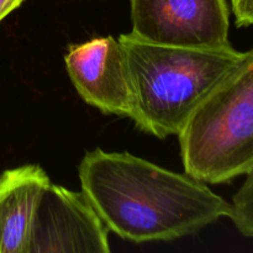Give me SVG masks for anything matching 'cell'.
<instances>
[{
	"label": "cell",
	"mask_w": 253,
	"mask_h": 253,
	"mask_svg": "<svg viewBox=\"0 0 253 253\" xmlns=\"http://www.w3.org/2000/svg\"><path fill=\"white\" fill-rule=\"evenodd\" d=\"M24 0H0V22L11 11L20 6Z\"/></svg>",
	"instance_id": "10"
},
{
	"label": "cell",
	"mask_w": 253,
	"mask_h": 253,
	"mask_svg": "<svg viewBox=\"0 0 253 253\" xmlns=\"http://www.w3.org/2000/svg\"><path fill=\"white\" fill-rule=\"evenodd\" d=\"M184 169L220 184L253 169V47L193 113L178 135Z\"/></svg>",
	"instance_id": "3"
},
{
	"label": "cell",
	"mask_w": 253,
	"mask_h": 253,
	"mask_svg": "<svg viewBox=\"0 0 253 253\" xmlns=\"http://www.w3.org/2000/svg\"><path fill=\"white\" fill-rule=\"evenodd\" d=\"M74 88L85 103L105 114L132 115V89L119 39L96 37L71 44L64 56Z\"/></svg>",
	"instance_id": "6"
},
{
	"label": "cell",
	"mask_w": 253,
	"mask_h": 253,
	"mask_svg": "<svg viewBox=\"0 0 253 253\" xmlns=\"http://www.w3.org/2000/svg\"><path fill=\"white\" fill-rule=\"evenodd\" d=\"M127 62L136 126L158 138L179 135L198 106L242 57L232 46L160 44L119 37Z\"/></svg>",
	"instance_id": "2"
},
{
	"label": "cell",
	"mask_w": 253,
	"mask_h": 253,
	"mask_svg": "<svg viewBox=\"0 0 253 253\" xmlns=\"http://www.w3.org/2000/svg\"><path fill=\"white\" fill-rule=\"evenodd\" d=\"M51 183L37 165L7 169L0 175V253H26L35 211Z\"/></svg>",
	"instance_id": "7"
},
{
	"label": "cell",
	"mask_w": 253,
	"mask_h": 253,
	"mask_svg": "<svg viewBox=\"0 0 253 253\" xmlns=\"http://www.w3.org/2000/svg\"><path fill=\"white\" fill-rule=\"evenodd\" d=\"M229 217L237 231L253 239V169L246 174L244 184L232 198Z\"/></svg>",
	"instance_id": "8"
},
{
	"label": "cell",
	"mask_w": 253,
	"mask_h": 253,
	"mask_svg": "<svg viewBox=\"0 0 253 253\" xmlns=\"http://www.w3.org/2000/svg\"><path fill=\"white\" fill-rule=\"evenodd\" d=\"M78 172L82 192L109 231L133 242L190 236L231 211L204 182L130 153L96 148Z\"/></svg>",
	"instance_id": "1"
},
{
	"label": "cell",
	"mask_w": 253,
	"mask_h": 253,
	"mask_svg": "<svg viewBox=\"0 0 253 253\" xmlns=\"http://www.w3.org/2000/svg\"><path fill=\"white\" fill-rule=\"evenodd\" d=\"M108 231L83 192L49 183L35 211L26 253H108Z\"/></svg>",
	"instance_id": "5"
},
{
	"label": "cell",
	"mask_w": 253,
	"mask_h": 253,
	"mask_svg": "<svg viewBox=\"0 0 253 253\" xmlns=\"http://www.w3.org/2000/svg\"><path fill=\"white\" fill-rule=\"evenodd\" d=\"M231 9L237 27L253 25V0H231Z\"/></svg>",
	"instance_id": "9"
},
{
	"label": "cell",
	"mask_w": 253,
	"mask_h": 253,
	"mask_svg": "<svg viewBox=\"0 0 253 253\" xmlns=\"http://www.w3.org/2000/svg\"><path fill=\"white\" fill-rule=\"evenodd\" d=\"M132 34L182 47L231 46L226 0H130Z\"/></svg>",
	"instance_id": "4"
}]
</instances>
